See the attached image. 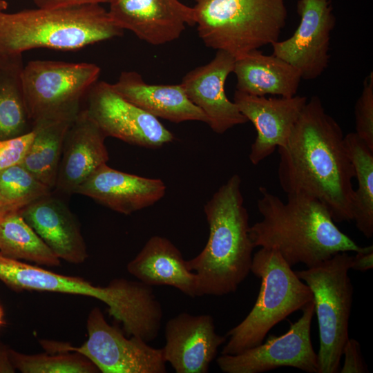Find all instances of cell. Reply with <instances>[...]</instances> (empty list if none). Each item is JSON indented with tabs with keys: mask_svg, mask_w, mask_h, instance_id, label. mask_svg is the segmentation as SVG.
I'll return each mask as SVG.
<instances>
[{
	"mask_svg": "<svg viewBox=\"0 0 373 373\" xmlns=\"http://www.w3.org/2000/svg\"><path fill=\"white\" fill-rule=\"evenodd\" d=\"M338 123L313 95L306 102L286 144L278 147L279 184L287 194L318 201L335 222L352 220L354 169Z\"/></svg>",
	"mask_w": 373,
	"mask_h": 373,
	"instance_id": "obj_1",
	"label": "cell"
},
{
	"mask_svg": "<svg viewBox=\"0 0 373 373\" xmlns=\"http://www.w3.org/2000/svg\"><path fill=\"white\" fill-rule=\"evenodd\" d=\"M257 207L262 218L250 226L255 247L274 249L293 267H314L343 251L358 252V245L336 225L328 209L318 200L303 194H287L286 202L259 188Z\"/></svg>",
	"mask_w": 373,
	"mask_h": 373,
	"instance_id": "obj_2",
	"label": "cell"
},
{
	"mask_svg": "<svg viewBox=\"0 0 373 373\" xmlns=\"http://www.w3.org/2000/svg\"><path fill=\"white\" fill-rule=\"evenodd\" d=\"M240 185V176L233 175L204 207L209 238L202 251L186 260L197 275L199 296L234 293L251 272L255 247Z\"/></svg>",
	"mask_w": 373,
	"mask_h": 373,
	"instance_id": "obj_3",
	"label": "cell"
},
{
	"mask_svg": "<svg viewBox=\"0 0 373 373\" xmlns=\"http://www.w3.org/2000/svg\"><path fill=\"white\" fill-rule=\"evenodd\" d=\"M0 280L16 291H38L88 296L108 307L109 316L122 324L128 336L149 343L160 330L163 316L153 287L139 280L115 278L105 287L79 277L57 274L0 254Z\"/></svg>",
	"mask_w": 373,
	"mask_h": 373,
	"instance_id": "obj_4",
	"label": "cell"
},
{
	"mask_svg": "<svg viewBox=\"0 0 373 373\" xmlns=\"http://www.w3.org/2000/svg\"><path fill=\"white\" fill-rule=\"evenodd\" d=\"M99 4L0 12V55L35 48L73 50L123 35Z\"/></svg>",
	"mask_w": 373,
	"mask_h": 373,
	"instance_id": "obj_5",
	"label": "cell"
},
{
	"mask_svg": "<svg viewBox=\"0 0 373 373\" xmlns=\"http://www.w3.org/2000/svg\"><path fill=\"white\" fill-rule=\"evenodd\" d=\"M195 25L206 46L236 59L278 41L285 0H195Z\"/></svg>",
	"mask_w": 373,
	"mask_h": 373,
	"instance_id": "obj_6",
	"label": "cell"
},
{
	"mask_svg": "<svg viewBox=\"0 0 373 373\" xmlns=\"http://www.w3.org/2000/svg\"><path fill=\"white\" fill-rule=\"evenodd\" d=\"M251 272L261 280L256 301L247 316L227 332L221 354H236L262 343L276 324L313 300L309 287L274 249L256 251Z\"/></svg>",
	"mask_w": 373,
	"mask_h": 373,
	"instance_id": "obj_7",
	"label": "cell"
},
{
	"mask_svg": "<svg viewBox=\"0 0 373 373\" xmlns=\"http://www.w3.org/2000/svg\"><path fill=\"white\" fill-rule=\"evenodd\" d=\"M352 256L338 252L314 267L295 271L313 294L319 331L318 373L339 372L349 338L354 288L348 273Z\"/></svg>",
	"mask_w": 373,
	"mask_h": 373,
	"instance_id": "obj_8",
	"label": "cell"
},
{
	"mask_svg": "<svg viewBox=\"0 0 373 373\" xmlns=\"http://www.w3.org/2000/svg\"><path fill=\"white\" fill-rule=\"evenodd\" d=\"M100 68L92 63L32 60L23 66L21 83L29 120L77 117L80 103L98 81Z\"/></svg>",
	"mask_w": 373,
	"mask_h": 373,
	"instance_id": "obj_9",
	"label": "cell"
},
{
	"mask_svg": "<svg viewBox=\"0 0 373 373\" xmlns=\"http://www.w3.org/2000/svg\"><path fill=\"white\" fill-rule=\"evenodd\" d=\"M87 340L79 347L68 343L41 341L48 352H75L90 361L102 373H165L162 348L150 346L142 338L125 337L107 323L99 307L89 313Z\"/></svg>",
	"mask_w": 373,
	"mask_h": 373,
	"instance_id": "obj_10",
	"label": "cell"
},
{
	"mask_svg": "<svg viewBox=\"0 0 373 373\" xmlns=\"http://www.w3.org/2000/svg\"><path fill=\"white\" fill-rule=\"evenodd\" d=\"M301 316L279 336L271 335L265 343L236 354H221L216 360L224 373H261L280 367L318 373V354L311 340L314 303L302 308Z\"/></svg>",
	"mask_w": 373,
	"mask_h": 373,
	"instance_id": "obj_11",
	"label": "cell"
},
{
	"mask_svg": "<svg viewBox=\"0 0 373 373\" xmlns=\"http://www.w3.org/2000/svg\"><path fill=\"white\" fill-rule=\"evenodd\" d=\"M87 97L86 109L106 137L149 149L174 139L157 117L123 97L112 84L97 81Z\"/></svg>",
	"mask_w": 373,
	"mask_h": 373,
	"instance_id": "obj_12",
	"label": "cell"
},
{
	"mask_svg": "<svg viewBox=\"0 0 373 373\" xmlns=\"http://www.w3.org/2000/svg\"><path fill=\"white\" fill-rule=\"evenodd\" d=\"M300 23L288 39L271 45L274 55L295 67L305 80H313L329 61L331 32L336 23L332 0H298Z\"/></svg>",
	"mask_w": 373,
	"mask_h": 373,
	"instance_id": "obj_13",
	"label": "cell"
},
{
	"mask_svg": "<svg viewBox=\"0 0 373 373\" xmlns=\"http://www.w3.org/2000/svg\"><path fill=\"white\" fill-rule=\"evenodd\" d=\"M108 10L122 30L153 45L173 41L186 26L195 25L193 7L179 0H112Z\"/></svg>",
	"mask_w": 373,
	"mask_h": 373,
	"instance_id": "obj_14",
	"label": "cell"
},
{
	"mask_svg": "<svg viewBox=\"0 0 373 373\" xmlns=\"http://www.w3.org/2000/svg\"><path fill=\"white\" fill-rule=\"evenodd\" d=\"M164 336L163 356L176 373L208 372L219 347L227 341L216 332L211 316L186 312L166 322Z\"/></svg>",
	"mask_w": 373,
	"mask_h": 373,
	"instance_id": "obj_15",
	"label": "cell"
},
{
	"mask_svg": "<svg viewBox=\"0 0 373 373\" xmlns=\"http://www.w3.org/2000/svg\"><path fill=\"white\" fill-rule=\"evenodd\" d=\"M307 101V97L296 95L267 98L236 90L233 102L257 132L249 155L252 164L257 165L286 144Z\"/></svg>",
	"mask_w": 373,
	"mask_h": 373,
	"instance_id": "obj_16",
	"label": "cell"
},
{
	"mask_svg": "<svg viewBox=\"0 0 373 373\" xmlns=\"http://www.w3.org/2000/svg\"><path fill=\"white\" fill-rule=\"evenodd\" d=\"M235 61L231 54L217 50L210 62L189 71L181 82L189 99L204 112L207 124L218 134L248 122L224 91L225 82L233 73Z\"/></svg>",
	"mask_w": 373,
	"mask_h": 373,
	"instance_id": "obj_17",
	"label": "cell"
},
{
	"mask_svg": "<svg viewBox=\"0 0 373 373\" xmlns=\"http://www.w3.org/2000/svg\"><path fill=\"white\" fill-rule=\"evenodd\" d=\"M164 182L117 171L104 164L75 190L117 212L129 215L154 204L166 193Z\"/></svg>",
	"mask_w": 373,
	"mask_h": 373,
	"instance_id": "obj_18",
	"label": "cell"
},
{
	"mask_svg": "<svg viewBox=\"0 0 373 373\" xmlns=\"http://www.w3.org/2000/svg\"><path fill=\"white\" fill-rule=\"evenodd\" d=\"M106 137L87 110L80 111L64 140L55 186L58 190L75 193L93 172L106 164Z\"/></svg>",
	"mask_w": 373,
	"mask_h": 373,
	"instance_id": "obj_19",
	"label": "cell"
},
{
	"mask_svg": "<svg viewBox=\"0 0 373 373\" xmlns=\"http://www.w3.org/2000/svg\"><path fill=\"white\" fill-rule=\"evenodd\" d=\"M20 213L59 259L74 264L86 260V247L79 226L60 200L50 194L30 204Z\"/></svg>",
	"mask_w": 373,
	"mask_h": 373,
	"instance_id": "obj_20",
	"label": "cell"
},
{
	"mask_svg": "<svg viewBox=\"0 0 373 373\" xmlns=\"http://www.w3.org/2000/svg\"><path fill=\"white\" fill-rule=\"evenodd\" d=\"M126 269L151 287L170 286L188 296H199L197 275L189 269L178 248L165 237H151Z\"/></svg>",
	"mask_w": 373,
	"mask_h": 373,
	"instance_id": "obj_21",
	"label": "cell"
},
{
	"mask_svg": "<svg viewBox=\"0 0 373 373\" xmlns=\"http://www.w3.org/2000/svg\"><path fill=\"white\" fill-rule=\"evenodd\" d=\"M113 88L146 112L175 123L200 121L208 124L204 112L187 97L182 86L146 84L135 71L122 72Z\"/></svg>",
	"mask_w": 373,
	"mask_h": 373,
	"instance_id": "obj_22",
	"label": "cell"
},
{
	"mask_svg": "<svg viewBox=\"0 0 373 373\" xmlns=\"http://www.w3.org/2000/svg\"><path fill=\"white\" fill-rule=\"evenodd\" d=\"M233 73L236 90L256 96L293 97L302 79L300 72L290 64L258 49L236 59Z\"/></svg>",
	"mask_w": 373,
	"mask_h": 373,
	"instance_id": "obj_23",
	"label": "cell"
},
{
	"mask_svg": "<svg viewBox=\"0 0 373 373\" xmlns=\"http://www.w3.org/2000/svg\"><path fill=\"white\" fill-rule=\"evenodd\" d=\"M76 117H48L32 122L35 137L21 165L50 189L55 186L64 140Z\"/></svg>",
	"mask_w": 373,
	"mask_h": 373,
	"instance_id": "obj_24",
	"label": "cell"
},
{
	"mask_svg": "<svg viewBox=\"0 0 373 373\" xmlns=\"http://www.w3.org/2000/svg\"><path fill=\"white\" fill-rule=\"evenodd\" d=\"M22 55H0V140L25 133L29 120L21 83Z\"/></svg>",
	"mask_w": 373,
	"mask_h": 373,
	"instance_id": "obj_25",
	"label": "cell"
},
{
	"mask_svg": "<svg viewBox=\"0 0 373 373\" xmlns=\"http://www.w3.org/2000/svg\"><path fill=\"white\" fill-rule=\"evenodd\" d=\"M344 141L358 184L352 199V220L365 237L371 238L373 236V151L355 132L345 135Z\"/></svg>",
	"mask_w": 373,
	"mask_h": 373,
	"instance_id": "obj_26",
	"label": "cell"
},
{
	"mask_svg": "<svg viewBox=\"0 0 373 373\" xmlns=\"http://www.w3.org/2000/svg\"><path fill=\"white\" fill-rule=\"evenodd\" d=\"M0 254L39 265L57 267L60 259L26 222L20 212L0 217Z\"/></svg>",
	"mask_w": 373,
	"mask_h": 373,
	"instance_id": "obj_27",
	"label": "cell"
},
{
	"mask_svg": "<svg viewBox=\"0 0 373 373\" xmlns=\"http://www.w3.org/2000/svg\"><path fill=\"white\" fill-rule=\"evenodd\" d=\"M50 194V189L21 164L0 171V217Z\"/></svg>",
	"mask_w": 373,
	"mask_h": 373,
	"instance_id": "obj_28",
	"label": "cell"
},
{
	"mask_svg": "<svg viewBox=\"0 0 373 373\" xmlns=\"http://www.w3.org/2000/svg\"><path fill=\"white\" fill-rule=\"evenodd\" d=\"M15 370L23 373H96L97 367L75 352L26 354L9 348Z\"/></svg>",
	"mask_w": 373,
	"mask_h": 373,
	"instance_id": "obj_29",
	"label": "cell"
},
{
	"mask_svg": "<svg viewBox=\"0 0 373 373\" xmlns=\"http://www.w3.org/2000/svg\"><path fill=\"white\" fill-rule=\"evenodd\" d=\"M356 134L373 151V74L363 82V87L354 107Z\"/></svg>",
	"mask_w": 373,
	"mask_h": 373,
	"instance_id": "obj_30",
	"label": "cell"
},
{
	"mask_svg": "<svg viewBox=\"0 0 373 373\" xmlns=\"http://www.w3.org/2000/svg\"><path fill=\"white\" fill-rule=\"evenodd\" d=\"M32 130L20 135L0 140V171L21 164L33 141Z\"/></svg>",
	"mask_w": 373,
	"mask_h": 373,
	"instance_id": "obj_31",
	"label": "cell"
},
{
	"mask_svg": "<svg viewBox=\"0 0 373 373\" xmlns=\"http://www.w3.org/2000/svg\"><path fill=\"white\" fill-rule=\"evenodd\" d=\"M343 355L344 363L341 373L368 372L362 357L360 343L356 339L348 338L343 347Z\"/></svg>",
	"mask_w": 373,
	"mask_h": 373,
	"instance_id": "obj_32",
	"label": "cell"
},
{
	"mask_svg": "<svg viewBox=\"0 0 373 373\" xmlns=\"http://www.w3.org/2000/svg\"><path fill=\"white\" fill-rule=\"evenodd\" d=\"M37 8H56L84 5L110 3L112 0H32Z\"/></svg>",
	"mask_w": 373,
	"mask_h": 373,
	"instance_id": "obj_33",
	"label": "cell"
},
{
	"mask_svg": "<svg viewBox=\"0 0 373 373\" xmlns=\"http://www.w3.org/2000/svg\"><path fill=\"white\" fill-rule=\"evenodd\" d=\"M373 267V247L367 246L365 248L352 256L351 269L358 271H366Z\"/></svg>",
	"mask_w": 373,
	"mask_h": 373,
	"instance_id": "obj_34",
	"label": "cell"
},
{
	"mask_svg": "<svg viewBox=\"0 0 373 373\" xmlns=\"http://www.w3.org/2000/svg\"><path fill=\"white\" fill-rule=\"evenodd\" d=\"M15 370L10 360L9 348L0 343V373H11Z\"/></svg>",
	"mask_w": 373,
	"mask_h": 373,
	"instance_id": "obj_35",
	"label": "cell"
},
{
	"mask_svg": "<svg viewBox=\"0 0 373 373\" xmlns=\"http://www.w3.org/2000/svg\"><path fill=\"white\" fill-rule=\"evenodd\" d=\"M8 2L5 0H0V12L5 11L8 8Z\"/></svg>",
	"mask_w": 373,
	"mask_h": 373,
	"instance_id": "obj_36",
	"label": "cell"
},
{
	"mask_svg": "<svg viewBox=\"0 0 373 373\" xmlns=\"http://www.w3.org/2000/svg\"><path fill=\"white\" fill-rule=\"evenodd\" d=\"M3 324V310L0 305V326Z\"/></svg>",
	"mask_w": 373,
	"mask_h": 373,
	"instance_id": "obj_37",
	"label": "cell"
}]
</instances>
